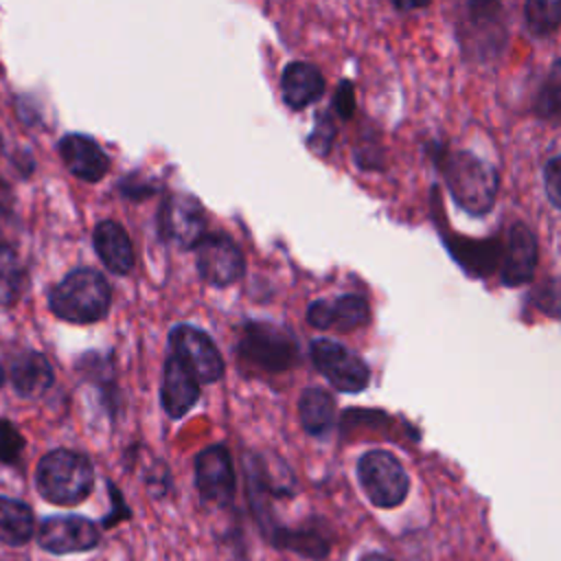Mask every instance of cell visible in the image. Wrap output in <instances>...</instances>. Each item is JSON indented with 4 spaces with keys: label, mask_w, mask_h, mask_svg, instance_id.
<instances>
[{
    "label": "cell",
    "mask_w": 561,
    "mask_h": 561,
    "mask_svg": "<svg viewBox=\"0 0 561 561\" xmlns=\"http://www.w3.org/2000/svg\"><path fill=\"white\" fill-rule=\"evenodd\" d=\"M48 302L57 318L72 324H90L107 316L112 287L101 272L77 267L50 289Z\"/></svg>",
    "instance_id": "obj_1"
},
{
    "label": "cell",
    "mask_w": 561,
    "mask_h": 561,
    "mask_svg": "<svg viewBox=\"0 0 561 561\" xmlns=\"http://www.w3.org/2000/svg\"><path fill=\"white\" fill-rule=\"evenodd\" d=\"M37 491L44 500L61 506L83 502L94 486V469L88 456L72 449H53L35 471Z\"/></svg>",
    "instance_id": "obj_2"
},
{
    "label": "cell",
    "mask_w": 561,
    "mask_h": 561,
    "mask_svg": "<svg viewBox=\"0 0 561 561\" xmlns=\"http://www.w3.org/2000/svg\"><path fill=\"white\" fill-rule=\"evenodd\" d=\"M440 169L454 202L469 215H486L497 195L495 169L469 151H451L440 160Z\"/></svg>",
    "instance_id": "obj_3"
},
{
    "label": "cell",
    "mask_w": 561,
    "mask_h": 561,
    "mask_svg": "<svg viewBox=\"0 0 561 561\" xmlns=\"http://www.w3.org/2000/svg\"><path fill=\"white\" fill-rule=\"evenodd\" d=\"M237 353L250 366L267 373H280L296 364L298 340L287 327L265 320H245L237 342Z\"/></svg>",
    "instance_id": "obj_4"
},
{
    "label": "cell",
    "mask_w": 561,
    "mask_h": 561,
    "mask_svg": "<svg viewBox=\"0 0 561 561\" xmlns=\"http://www.w3.org/2000/svg\"><path fill=\"white\" fill-rule=\"evenodd\" d=\"M357 480L366 497L379 508L399 506L410 491L403 465L386 449H370L357 460Z\"/></svg>",
    "instance_id": "obj_5"
},
{
    "label": "cell",
    "mask_w": 561,
    "mask_h": 561,
    "mask_svg": "<svg viewBox=\"0 0 561 561\" xmlns=\"http://www.w3.org/2000/svg\"><path fill=\"white\" fill-rule=\"evenodd\" d=\"M309 357L316 366V370L340 392H362L370 381V368L368 364L344 344L329 340V337H316L309 344Z\"/></svg>",
    "instance_id": "obj_6"
},
{
    "label": "cell",
    "mask_w": 561,
    "mask_h": 561,
    "mask_svg": "<svg viewBox=\"0 0 561 561\" xmlns=\"http://www.w3.org/2000/svg\"><path fill=\"white\" fill-rule=\"evenodd\" d=\"M171 355L197 379V383H215L224 377V357L208 333L193 324H175L169 331Z\"/></svg>",
    "instance_id": "obj_7"
},
{
    "label": "cell",
    "mask_w": 561,
    "mask_h": 561,
    "mask_svg": "<svg viewBox=\"0 0 561 561\" xmlns=\"http://www.w3.org/2000/svg\"><path fill=\"white\" fill-rule=\"evenodd\" d=\"M206 228L208 219L197 197L188 193L167 195L158 210V232L167 243L191 250L208 234Z\"/></svg>",
    "instance_id": "obj_8"
},
{
    "label": "cell",
    "mask_w": 561,
    "mask_h": 561,
    "mask_svg": "<svg viewBox=\"0 0 561 561\" xmlns=\"http://www.w3.org/2000/svg\"><path fill=\"white\" fill-rule=\"evenodd\" d=\"M195 261L199 276L215 287H228L245 274V259L241 248L221 232L206 234L195 245Z\"/></svg>",
    "instance_id": "obj_9"
},
{
    "label": "cell",
    "mask_w": 561,
    "mask_h": 561,
    "mask_svg": "<svg viewBox=\"0 0 561 561\" xmlns=\"http://www.w3.org/2000/svg\"><path fill=\"white\" fill-rule=\"evenodd\" d=\"M195 486L206 504L228 506L232 502L237 478L226 445H208L195 456Z\"/></svg>",
    "instance_id": "obj_10"
},
{
    "label": "cell",
    "mask_w": 561,
    "mask_h": 561,
    "mask_svg": "<svg viewBox=\"0 0 561 561\" xmlns=\"http://www.w3.org/2000/svg\"><path fill=\"white\" fill-rule=\"evenodd\" d=\"M39 546L53 554L83 552L99 546L101 535L94 522L81 515H53L39 526Z\"/></svg>",
    "instance_id": "obj_11"
},
{
    "label": "cell",
    "mask_w": 561,
    "mask_h": 561,
    "mask_svg": "<svg viewBox=\"0 0 561 561\" xmlns=\"http://www.w3.org/2000/svg\"><path fill=\"white\" fill-rule=\"evenodd\" d=\"M307 322L320 331H355L370 322V307L357 294L318 298L307 307Z\"/></svg>",
    "instance_id": "obj_12"
},
{
    "label": "cell",
    "mask_w": 561,
    "mask_h": 561,
    "mask_svg": "<svg viewBox=\"0 0 561 561\" xmlns=\"http://www.w3.org/2000/svg\"><path fill=\"white\" fill-rule=\"evenodd\" d=\"M537 259H539L537 237L526 224L515 221L506 232V248H504V259L500 267L502 283L506 287H519L528 283L535 276Z\"/></svg>",
    "instance_id": "obj_13"
},
{
    "label": "cell",
    "mask_w": 561,
    "mask_h": 561,
    "mask_svg": "<svg viewBox=\"0 0 561 561\" xmlns=\"http://www.w3.org/2000/svg\"><path fill=\"white\" fill-rule=\"evenodd\" d=\"M59 153L66 169L79 180L99 182L110 171L107 153L85 134H66L59 140Z\"/></svg>",
    "instance_id": "obj_14"
},
{
    "label": "cell",
    "mask_w": 561,
    "mask_h": 561,
    "mask_svg": "<svg viewBox=\"0 0 561 561\" xmlns=\"http://www.w3.org/2000/svg\"><path fill=\"white\" fill-rule=\"evenodd\" d=\"M92 241H94V250H96L101 263L112 274L125 276L134 270V263H136L134 245H131L127 230L118 221L105 219V221L96 224Z\"/></svg>",
    "instance_id": "obj_15"
},
{
    "label": "cell",
    "mask_w": 561,
    "mask_h": 561,
    "mask_svg": "<svg viewBox=\"0 0 561 561\" xmlns=\"http://www.w3.org/2000/svg\"><path fill=\"white\" fill-rule=\"evenodd\" d=\"M202 390L197 379L171 355L164 364L160 403L171 419H182L199 399Z\"/></svg>",
    "instance_id": "obj_16"
},
{
    "label": "cell",
    "mask_w": 561,
    "mask_h": 561,
    "mask_svg": "<svg viewBox=\"0 0 561 561\" xmlns=\"http://www.w3.org/2000/svg\"><path fill=\"white\" fill-rule=\"evenodd\" d=\"M324 94V77L309 61H291L280 75V96L289 110H305Z\"/></svg>",
    "instance_id": "obj_17"
},
{
    "label": "cell",
    "mask_w": 561,
    "mask_h": 561,
    "mask_svg": "<svg viewBox=\"0 0 561 561\" xmlns=\"http://www.w3.org/2000/svg\"><path fill=\"white\" fill-rule=\"evenodd\" d=\"M55 373L50 362L37 351L20 353L11 364V383L24 399H37L50 390Z\"/></svg>",
    "instance_id": "obj_18"
},
{
    "label": "cell",
    "mask_w": 561,
    "mask_h": 561,
    "mask_svg": "<svg viewBox=\"0 0 561 561\" xmlns=\"http://www.w3.org/2000/svg\"><path fill=\"white\" fill-rule=\"evenodd\" d=\"M298 416L309 436L324 438L335 423V399L329 390L309 386L298 397Z\"/></svg>",
    "instance_id": "obj_19"
},
{
    "label": "cell",
    "mask_w": 561,
    "mask_h": 561,
    "mask_svg": "<svg viewBox=\"0 0 561 561\" xmlns=\"http://www.w3.org/2000/svg\"><path fill=\"white\" fill-rule=\"evenodd\" d=\"M35 530V517L28 504L0 495V541L7 546H24Z\"/></svg>",
    "instance_id": "obj_20"
},
{
    "label": "cell",
    "mask_w": 561,
    "mask_h": 561,
    "mask_svg": "<svg viewBox=\"0 0 561 561\" xmlns=\"http://www.w3.org/2000/svg\"><path fill=\"white\" fill-rule=\"evenodd\" d=\"M274 546L294 550L309 559H322L329 552V539L313 528H278L274 533Z\"/></svg>",
    "instance_id": "obj_21"
},
{
    "label": "cell",
    "mask_w": 561,
    "mask_h": 561,
    "mask_svg": "<svg viewBox=\"0 0 561 561\" xmlns=\"http://www.w3.org/2000/svg\"><path fill=\"white\" fill-rule=\"evenodd\" d=\"M24 285V270L15 250L0 243V307H9L18 300Z\"/></svg>",
    "instance_id": "obj_22"
},
{
    "label": "cell",
    "mask_w": 561,
    "mask_h": 561,
    "mask_svg": "<svg viewBox=\"0 0 561 561\" xmlns=\"http://www.w3.org/2000/svg\"><path fill=\"white\" fill-rule=\"evenodd\" d=\"M526 26L535 37H546L559 28L561 2L557 0H530L524 4Z\"/></svg>",
    "instance_id": "obj_23"
},
{
    "label": "cell",
    "mask_w": 561,
    "mask_h": 561,
    "mask_svg": "<svg viewBox=\"0 0 561 561\" xmlns=\"http://www.w3.org/2000/svg\"><path fill=\"white\" fill-rule=\"evenodd\" d=\"M559 61L552 64L541 90H539V96H537V103H535V110L537 114L543 118V121H557L559 118Z\"/></svg>",
    "instance_id": "obj_24"
},
{
    "label": "cell",
    "mask_w": 561,
    "mask_h": 561,
    "mask_svg": "<svg viewBox=\"0 0 561 561\" xmlns=\"http://www.w3.org/2000/svg\"><path fill=\"white\" fill-rule=\"evenodd\" d=\"M333 136H335V127L333 121L329 116V112H320L316 116V127L307 138V145L311 151H316L318 156H329L331 145H333Z\"/></svg>",
    "instance_id": "obj_25"
},
{
    "label": "cell",
    "mask_w": 561,
    "mask_h": 561,
    "mask_svg": "<svg viewBox=\"0 0 561 561\" xmlns=\"http://www.w3.org/2000/svg\"><path fill=\"white\" fill-rule=\"evenodd\" d=\"M24 438L20 432L4 419H0V460L2 462H13L22 454Z\"/></svg>",
    "instance_id": "obj_26"
},
{
    "label": "cell",
    "mask_w": 561,
    "mask_h": 561,
    "mask_svg": "<svg viewBox=\"0 0 561 561\" xmlns=\"http://www.w3.org/2000/svg\"><path fill=\"white\" fill-rule=\"evenodd\" d=\"M561 158L552 156L546 167H543V184H546V193L548 199L554 208H559V193H561Z\"/></svg>",
    "instance_id": "obj_27"
},
{
    "label": "cell",
    "mask_w": 561,
    "mask_h": 561,
    "mask_svg": "<svg viewBox=\"0 0 561 561\" xmlns=\"http://www.w3.org/2000/svg\"><path fill=\"white\" fill-rule=\"evenodd\" d=\"M333 110L337 112L340 118L348 121L355 112V94H353V83L351 81H340V88L333 96Z\"/></svg>",
    "instance_id": "obj_28"
},
{
    "label": "cell",
    "mask_w": 561,
    "mask_h": 561,
    "mask_svg": "<svg viewBox=\"0 0 561 561\" xmlns=\"http://www.w3.org/2000/svg\"><path fill=\"white\" fill-rule=\"evenodd\" d=\"M110 493H112V513H107V517L103 519V526L105 528H110V526H114L116 522H121V519H129V508H127V504L123 502V497H121V493L116 491V486L114 484H110Z\"/></svg>",
    "instance_id": "obj_29"
},
{
    "label": "cell",
    "mask_w": 561,
    "mask_h": 561,
    "mask_svg": "<svg viewBox=\"0 0 561 561\" xmlns=\"http://www.w3.org/2000/svg\"><path fill=\"white\" fill-rule=\"evenodd\" d=\"M359 561H394V559H390L388 554H381V552H368Z\"/></svg>",
    "instance_id": "obj_30"
},
{
    "label": "cell",
    "mask_w": 561,
    "mask_h": 561,
    "mask_svg": "<svg viewBox=\"0 0 561 561\" xmlns=\"http://www.w3.org/2000/svg\"><path fill=\"white\" fill-rule=\"evenodd\" d=\"M2 381H4V370H2V366H0V386H2Z\"/></svg>",
    "instance_id": "obj_31"
}]
</instances>
